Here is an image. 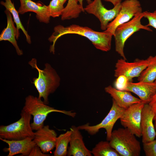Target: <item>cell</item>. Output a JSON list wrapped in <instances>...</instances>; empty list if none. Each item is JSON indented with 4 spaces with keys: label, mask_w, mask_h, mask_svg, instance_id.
<instances>
[{
    "label": "cell",
    "mask_w": 156,
    "mask_h": 156,
    "mask_svg": "<svg viewBox=\"0 0 156 156\" xmlns=\"http://www.w3.org/2000/svg\"><path fill=\"white\" fill-rule=\"evenodd\" d=\"M109 141H101L92 148L91 152L94 156H121L110 145Z\"/></svg>",
    "instance_id": "obj_23"
},
{
    "label": "cell",
    "mask_w": 156,
    "mask_h": 156,
    "mask_svg": "<svg viewBox=\"0 0 156 156\" xmlns=\"http://www.w3.org/2000/svg\"><path fill=\"white\" fill-rule=\"evenodd\" d=\"M129 81L127 79L123 76H119L116 78L115 82L114 85L116 89L122 90Z\"/></svg>",
    "instance_id": "obj_28"
},
{
    "label": "cell",
    "mask_w": 156,
    "mask_h": 156,
    "mask_svg": "<svg viewBox=\"0 0 156 156\" xmlns=\"http://www.w3.org/2000/svg\"><path fill=\"white\" fill-rule=\"evenodd\" d=\"M150 56L146 59H135L134 61L128 62L121 58L116 63L114 70L115 77L123 76L128 81L132 82L133 79L138 77L142 72L148 66L151 59Z\"/></svg>",
    "instance_id": "obj_9"
},
{
    "label": "cell",
    "mask_w": 156,
    "mask_h": 156,
    "mask_svg": "<svg viewBox=\"0 0 156 156\" xmlns=\"http://www.w3.org/2000/svg\"><path fill=\"white\" fill-rule=\"evenodd\" d=\"M144 17L143 12L138 14L129 21L119 25L116 29L114 35L116 51L122 58L127 60L124 52V47L127 39L134 33L141 29L152 32L149 27L144 25L141 23Z\"/></svg>",
    "instance_id": "obj_5"
},
{
    "label": "cell",
    "mask_w": 156,
    "mask_h": 156,
    "mask_svg": "<svg viewBox=\"0 0 156 156\" xmlns=\"http://www.w3.org/2000/svg\"><path fill=\"white\" fill-rule=\"evenodd\" d=\"M138 77L139 81L149 82L155 81L156 79V55L151 56L148 66Z\"/></svg>",
    "instance_id": "obj_24"
},
{
    "label": "cell",
    "mask_w": 156,
    "mask_h": 156,
    "mask_svg": "<svg viewBox=\"0 0 156 156\" xmlns=\"http://www.w3.org/2000/svg\"><path fill=\"white\" fill-rule=\"evenodd\" d=\"M84 11L95 16L99 20L101 28L103 31L107 29L109 22L117 16L121 9V3L108 10L105 7L101 0H94L84 8Z\"/></svg>",
    "instance_id": "obj_11"
},
{
    "label": "cell",
    "mask_w": 156,
    "mask_h": 156,
    "mask_svg": "<svg viewBox=\"0 0 156 156\" xmlns=\"http://www.w3.org/2000/svg\"><path fill=\"white\" fill-rule=\"evenodd\" d=\"M142 12L144 17L148 21V23L146 26L152 27L156 29V9L152 12L146 11Z\"/></svg>",
    "instance_id": "obj_27"
},
{
    "label": "cell",
    "mask_w": 156,
    "mask_h": 156,
    "mask_svg": "<svg viewBox=\"0 0 156 156\" xmlns=\"http://www.w3.org/2000/svg\"><path fill=\"white\" fill-rule=\"evenodd\" d=\"M148 104L151 107L154 114V120L156 121V93Z\"/></svg>",
    "instance_id": "obj_30"
},
{
    "label": "cell",
    "mask_w": 156,
    "mask_h": 156,
    "mask_svg": "<svg viewBox=\"0 0 156 156\" xmlns=\"http://www.w3.org/2000/svg\"><path fill=\"white\" fill-rule=\"evenodd\" d=\"M154 126H155V131L156 132V121H155V123L154 124Z\"/></svg>",
    "instance_id": "obj_34"
},
{
    "label": "cell",
    "mask_w": 156,
    "mask_h": 156,
    "mask_svg": "<svg viewBox=\"0 0 156 156\" xmlns=\"http://www.w3.org/2000/svg\"><path fill=\"white\" fill-rule=\"evenodd\" d=\"M33 139L31 137L17 140L0 139L8 146V148H5V151L8 152V156H13L18 154L29 156L33 148L36 145Z\"/></svg>",
    "instance_id": "obj_16"
},
{
    "label": "cell",
    "mask_w": 156,
    "mask_h": 156,
    "mask_svg": "<svg viewBox=\"0 0 156 156\" xmlns=\"http://www.w3.org/2000/svg\"><path fill=\"white\" fill-rule=\"evenodd\" d=\"M105 90L110 95L118 106L125 109L142 101L140 99L132 95L131 92L119 90L111 85L105 87Z\"/></svg>",
    "instance_id": "obj_18"
},
{
    "label": "cell",
    "mask_w": 156,
    "mask_h": 156,
    "mask_svg": "<svg viewBox=\"0 0 156 156\" xmlns=\"http://www.w3.org/2000/svg\"><path fill=\"white\" fill-rule=\"evenodd\" d=\"M145 104L141 101L132 105L125 109L120 118L121 125L138 138L142 136V112Z\"/></svg>",
    "instance_id": "obj_10"
},
{
    "label": "cell",
    "mask_w": 156,
    "mask_h": 156,
    "mask_svg": "<svg viewBox=\"0 0 156 156\" xmlns=\"http://www.w3.org/2000/svg\"><path fill=\"white\" fill-rule=\"evenodd\" d=\"M154 114L148 103L145 104L142 112L141 127L143 143L154 140L156 136L153 123Z\"/></svg>",
    "instance_id": "obj_14"
},
{
    "label": "cell",
    "mask_w": 156,
    "mask_h": 156,
    "mask_svg": "<svg viewBox=\"0 0 156 156\" xmlns=\"http://www.w3.org/2000/svg\"><path fill=\"white\" fill-rule=\"evenodd\" d=\"M20 119L7 125L0 127V139L10 140L24 139L27 137L34 139V132L31 125V116L23 110Z\"/></svg>",
    "instance_id": "obj_6"
},
{
    "label": "cell",
    "mask_w": 156,
    "mask_h": 156,
    "mask_svg": "<svg viewBox=\"0 0 156 156\" xmlns=\"http://www.w3.org/2000/svg\"><path fill=\"white\" fill-rule=\"evenodd\" d=\"M57 137L55 131L47 125L34 132L33 140L43 153H47L55 147Z\"/></svg>",
    "instance_id": "obj_13"
},
{
    "label": "cell",
    "mask_w": 156,
    "mask_h": 156,
    "mask_svg": "<svg viewBox=\"0 0 156 156\" xmlns=\"http://www.w3.org/2000/svg\"><path fill=\"white\" fill-rule=\"evenodd\" d=\"M63 5L59 0H51L47 5L51 17L56 18L61 16L64 8Z\"/></svg>",
    "instance_id": "obj_25"
},
{
    "label": "cell",
    "mask_w": 156,
    "mask_h": 156,
    "mask_svg": "<svg viewBox=\"0 0 156 156\" xmlns=\"http://www.w3.org/2000/svg\"><path fill=\"white\" fill-rule=\"evenodd\" d=\"M121 90L133 92L138 96L142 101L149 103L156 93V82L128 81Z\"/></svg>",
    "instance_id": "obj_12"
},
{
    "label": "cell",
    "mask_w": 156,
    "mask_h": 156,
    "mask_svg": "<svg viewBox=\"0 0 156 156\" xmlns=\"http://www.w3.org/2000/svg\"><path fill=\"white\" fill-rule=\"evenodd\" d=\"M143 148L146 156H156V140L143 143Z\"/></svg>",
    "instance_id": "obj_26"
},
{
    "label": "cell",
    "mask_w": 156,
    "mask_h": 156,
    "mask_svg": "<svg viewBox=\"0 0 156 156\" xmlns=\"http://www.w3.org/2000/svg\"><path fill=\"white\" fill-rule=\"evenodd\" d=\"M71 130L60 134L57 137L54 156H65L67 155L68 146L70 140Z\"/></svg>",
    "instance_id": "obj_22"
},
{
    "label": "cell",
    "mask_w": 156,
    "mask_h": 156,
    "mask_svg": "<svg viewBox=\"0 0 156 156\" xmlns=\"http://www.w3.org/2000/svg\"><path fill=\"white\" fill-rule=\"evenodd\" d=\"M50 155L43 153L40 148L36 145L32 149L29 156H48Z\"/></svg>",
    "instance_id": "obj_29"
},
{
    "label": "cell",
    "mask_w": 156,
    "mask_h": 156,
    "mask_svg": "<svg viewBox=\"0 0 156 156\" xmlns=\"http://www.w3.org/2000/svg\"><path fill=\"white\" fill-rule=\"evenodd\" d=\"M7 20V25L1 32L0 35V41H8L10 42L15 49L18 55L23 54V51L19 48L16 39L19 37L17 29L14 25L13 18L10 12L7 9L4 11Z\"/></svg>",
    "instance_id": "obj_19"
},
{
    "label": "cell",
    "mask_w": 156,
    "mask_h": 156,
    "mask_svg": "<svg viewBox=\"0 0 156 156\" xmlns=\"http://www.w3.org/2000/svg\"><path fill=\"white\" fill-rule=\"evenodd\" d=\"M29 64L38 72V77L34 78L32 82L38 92V98L40 99L42 98L44 102L47 105L49 95L54 92L60 86V77L55 69L48 63L45 64L43 70L38 67L35 58L29 61Z\"/></svg>",
    "instance_id": "obj_2"
},
{
    "label": "cell",
    "mask_w": 156,
    "mask_h": 156,
    "mask_svg": "<svg viewBox=\"0 0 156 156\" xmlns=\"http://www.w3.org/2000/svg\"><path fill=\"white\" fill-rule=\"evenodd\" d=\"M23 110L33 117L31 126L33 130L36 131L44 126V123L47 116L52 112H58L74 118L76 114L72 111L56 109L45 104L38 97L31 95L26 97Z\"/></svg>",
    "instance_id": "obj_3"
},
{
    "label": "cell",
    "mask_w": 156,
    "mask_h": 156,
    "mask_svg": "<svg viewBox=\"0 0 156 156\" xmlns=\"http://www.w3.org/2000/svg\"><path fill=\"white\" fill-rule=\"evenodd\" d=\"M142 12V7L138 0H125L121 3L120 10L116 16L109 23L107 29L104 31L113 36L119 25L129 21Z\"/></svg>",
    "instance_id": "obj_8"
},
{
    "label": "cell",
    "mask_w": 156,
    "mask_h": 156,
    "mask_svg": "<svg viewBox=\"0 0 156 156\" xmlns=\"http://www.w3.org/2000/svg\"><path fill=\"white\" fill-rule=\"evenodd\" d=\"M155 82H156V79L155 80Z\"/></svg>",
    "instance_id": "obj_35"
},
{
    "label": "cell",
    "mask_w": 156,
    "mask_h": 156,
    "mask_svg": "<svg viewBox=\"0 0 156 156\" xmlns=\"http://www.w3.org/2000/svg\"><path fill=\"white\" fill-rule=\"evenodd\" d=\"M61 2L63 5L65 3L67 0H59Z\"/></svg>",
    "instance_id": "obj_33"
},
{
    "label": "cell",
    "mask_w": 156,
    "mask_h": 156,
    "mask_svg": "<svg viewBox=\"0 0 156 156\" xmlns=\"http://www.w3.org/2000/svg\"><path fill=\"white\" fill-rule=\"evenodd\" d=\"M112 103L107 114L99 123L94 125H89L88 123L78 127L80 130H84L91 135L97 133L101 129H105L107 133V140H109L114 126L116 121L123 115L125 109L118 106L112 99Z\"/></svg>",
    "instance_id": "obj_7"
},
{
    "label": "cell",
    "mask_w": 156,
    "mask_h": 156,
    "mask_svg": "<svg viewBox=\"0 0 156 156\" xmlns=\"http://www.w3.org/2000/svg\"><path fill=\"white\" fill-rule=\"evenodd\" d=\"M78 3L77 0H68L61 16L62 20L76 18L81 12L84 11V8Z\"/></svg>",
    "instance_id": "obj_21"
},
{
    "label": "cell",
    "mask_w": 156,
    "mask_h": 156,
    "mask_svg": "<svg viewBox=\"0 0 156 156\" xmlns=\"http://www.w3.org/2000/svg\"><path fill=\"white\" fill-rule=\"evenodd\" d=\"M0 4L4 6L11 14L13 16L14 22L15 23L18 33L20 36L19 30L21 29L25 35L27 42L29 44H31V42L30 36L28 34L27 32L21 23L19 16L18 11L16 9L13 3L11 0H5V1H1Z\"/></svg>",
    "instance_id": "obj_20"
},
{
    "label": "cell",
    "mask_w": 156,
    "mask_h": 156,
    "mask_svg": "<svg viewBox=\"0 0 156 156\" xmlns=\"http://www.w3.org/2000/svg\"><path fill=\"white\" fill-rule=\"evenodd\" d=\"M71 131L70 146L67 155L68 156H91V151L86 146L80 130L74 125L70 128Z\"/></svg>",
    "instance_id": "obj_15"
},
{
    "label": "cell",
    "mask_w": 156,
    "mask_h": 156,
    "mask_svg": "<svg viewBox=\"0 0 156 156\" xmlns=\"http://www.w3.org/2000/svg\"><path fill=\"white\" fill-rule=\"evenodd\" d=\"M67 34H76L88 38L97 49L104 52L110 51L111 48L112 37L113 36L104 31H95L87 27L72 24L64 26L58 25L54 28V32L48 39L52 43L50 51L54 54L55 46L58 39L62 36Z\"/></svg>",
    "instance_id": "obj_1"
},
{
    "label": "cell",
    "mask_w": 156,
    "mask_h": 156,
    "mask_svg": "<svg viewBox=\"0 0 156 156\" xmlns=\"http://www.w3.org/2000/svg\"><path fill=\"white\" fill-rule=\"evenodd\" d=\"M20 6L18 12L23 14L28 12L36 14V16L40 22L47 24L49 23L50 16L47 5L36 3L31 0H19Z\"/></svg>",
    "instance_id": "obj_17"
},
{
    "label": "cell",
    "mask_w": 156,
    "mask_h": 156,
    "mask_svg": "<svg viewBox=\"0 0 156 156\" xmlns=\"http://www.w3.org/2000/svg\"><path fill=\"white\" fill-rule=\"evenodd\" d=\"M105 1L109 2L112 3L114 6H116L122 2V0H103Z\"/></svg>",
    "instance_id": "obj_31"
},
{
    "label": "cell",
    "mask_w": 156,
    "mask_h": 156,
    "mask_svg": "<svg viewBox=\"0 0 156 156\" xmlns=\"http://www.w3.org/2000/svg\"><path fill=\"white\" fill-rule=\"evenodd\" d=\"M79 3L80 5L83 8V0H77ZM88 4L92 2V0H86Z\"/></svg>",
    "instance_id": "obj_32"
},
{
    "label": "cell",
    "mask_w": 156,
    "mask_h": 156,
    "mask_svg": "<svg viewBox=\"0 0 156 156\" xmlns=\"http://www.w3.org/2000/svg\"><path fill=\"white\" fill-rule=\"evenodd\" d=\"M135 136L128 129L119 128L112 131L109 142L121 156H139L141 147Z\"/></svg>",
    "instance_id": "obj_4"
}]
</instances>
